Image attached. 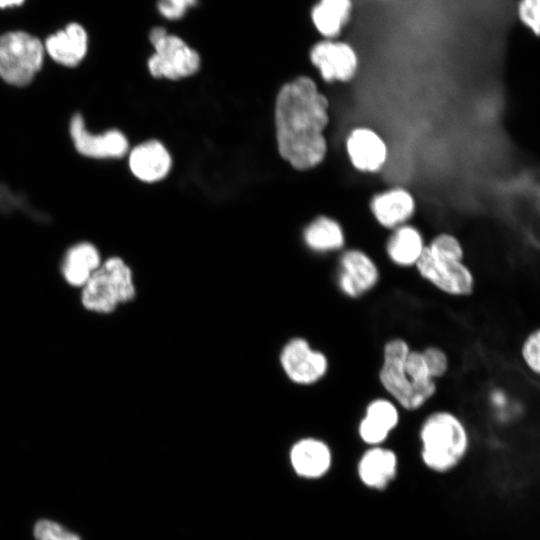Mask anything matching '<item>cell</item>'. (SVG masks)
I'll list each match as a JSON object with an SVG mask.
<instances>
[{
    "label": "cell",
    "mask_w": 540,
    "mask_h": 540,
    "mask_svg": "<svg viewBox=\"0 0 540 540\" xmlns=\"http://www.w3.org/2000/svg\"><path fill=\"white\" fill-rule=\"evenodd\" d=\"M403 410L387 395L371 398L357 423V435L367 446L384 445L398 428Z\"/></svg>",
    "instance_id": "8fae6325"
},
{
    "label": "cell",
    "mask_w": 540,
    "mask_h": 540,
    "mask_svg": "<svg viewBox=\"0 0 540 540\" xmlns=\"http://www.w3.org/2000/svg\"><path fill=\"white\" fill-rule=\"evenodd\" d=\"M346 149L353 166L364 172L379 171L387 159L385 142L367 127H357L350 132Z\"/></svg>",
    "instance_id": "9a60e30c"
},
{
    "label": "cell",
    "mask_w": 540,
    "mask_h": 540,
    "mask_svg": "<svg viewBox=\"0 0 540 540\" xmlns=\"http://www.w3.org/2000/svg\"><path fill=\"white\" fill-rule=\"evenodd\" d=\"M381 279L375 260L357 248L342 252L335 274L337 290L347 299L358 300L376 289Z\"/></svg>",
    "instance_id": "9c48e42d"
},
{
    "label": "cell",
    "mask_w": 540,
    "mask_h": 540,
    "mask_svg": "<svg viewBox=\"0 0 540 540\" xmlns=\"http://www.w3.org/2000/svg\"><path fill=\"white\" fill-rule=\"evenodd\" d=\"M370 208L383 227L395 229L405 224L413 215L415 201L409 191L396 187L375 195Z\"/></svg>",
    "instance_id": "ac0fdd59"
},
{
    "label": "cell",
    "mask_w": 540,
    "mask_h": 540,
    "mask_svg": "<svg viewBox=\"0 0 540 540\" xmlns=\"http://www.w3.org/2000/svg\"><path fill=\"white\" fill-rule=\"evenodd\" d=\"M88 33L78 22H70L62 29L46 37L45 53L56 63L66 66H77L88 51Z\"/></svg>",
    "instance_id": "5bb4252c"
},
{
    "label": "cell",
    "mask_w": 540,
    "mask_h": 540,
    "mask_svg": "<svg viewBox=\"0 0 540 540\" xmlns=\"http://www.w3.org/2000/svg\"><path fill=\"white\" fill-rule=\"evenodd\" d=\"M420 457L432 471L443 473L455 468L466 456L470 434L464 420L454 411H429L418 429Z\"/></svg>",
    "instance_id": "7a4b0ae2"
},
{
    "label": "cell",
    "mask_w": 540,
    "mask_h": 540,
    "mask_svg": "<svg viewBox=\"0 0 540 540\" xmlns=\"http://www.w3.org/2000/svg\"><path fill=\"white\" fill-rule=\"evenodd\" d=\"M328 122V100L310 77L300 76L281 87L275 104L278 151L295 169L307 170L323 161Z\"/></svg>",
    "instance_id": "6da1fadb"
},
{
    "label": "cell",
    "mask_w": 540,
    "mask_h": 540,
    "mask_svg": "<svg viewBox=\"0 0 540 540\" xmlns=\"http://www.w3.org/2000/svg\"><path fill=\"white\" fill-rule=\"evenodd\" d=\"M25 0H0V9L16 8L23 5Z\"/></svg>",
    "instance_id": "f1b7e54d"
},
{
    "label": "cell",
    "mask_w": 540,
    "mask_h": 540,
    "mask_svg": "<svg viewBox=\"0 0 540 540\" xmlns=\"http://www.w3.org/2000/svg\"><path fill=\"white\" fill-rule=\"evenodd\" d=\"M149 39L155 50L148 59V69L152 76L178 80L198 71V52L179 36L168 33L163 27H155Z\"/></svg>",
    "instance_id": "52a82bcc"
},
{
    "label": "cell",
    "mask_w": 540,
    "mask_h": 540,
    "mask_svg": "<svg viewBox=\"0 0 540 540\" xmlns=\"http://www.w3.org/2000/svg\"><path fill=\"white\" fill-rule=\"evenodd\" d=\"M132 173L144 182L163 179L171 168V157L162 143L150 140L136 146L129 154Z\"/></svg>",
    "instance_id": "d6986e66"
},
{
    "label": "cell",
    "mask_w": 540,
    "mask_h": 540,
    "mask_svg": "<svg viewBox=\"0 0 540 540\" xmlns=\"http://www.w3.org/2000/svg\"><path fill=\"white\" fill-rule=\"evenodd\" d=\"M43 42L24 30L0 34V77L18 87L28 85L43 65Z\"/></svg>",
    "instance_id": "5b68a950"
},
{
    "label": "cell",
    "mask_w": 540,
    "mask_h": 540,
    "mask_svg": "<svg viewBox=\"0 0 540 540\" xmlns=\"http://www.w3.org/2000/svg\"><path fill=\"white\" fill-rule=\"evenodd\" d=\"M196 3L197 0H158L157 9L164 18L178 20Z\"/></svg>",
    "instance_id": "83f0119b"
},
{
    "label": "cell",
    "mask_w": 540,
    "mask_h": 540,
    "mask_svg": "<svg viewBox=\"0 0 540 540\" xmlns=\"http://www.w3.org/2000/svg\"><path fill=\"white\" fill-rule=\"evenodd\" d=\"M309 58L326 82L351 80L359 65L355 48L339 38L320 39L311 47Z\"/></svg>",
    "instance_id": "30bf717a"
},
{
    "label": "cell",
    "mask_w": 540,
    "mask_h": 540,
    "mask_svg": "<svg viewBox=\"0 0 540 540\" xmlns=\"http://www.w3.org/2000/svg\"><path fill=\"white\" fill-rule=\"evenodd\" d=\"M426 244L420 231L403 224L394 229L387 240L385 250L390 262L399 268L415 267Z\"/></svg>",
    "instance_id": "ffe728a7"
},
{
    "label": "cell",
    "mask_w": 540,
    "mask_h": 540,
    "mask_svg": "<svg viewBox=\"0 0 540 540\" xmlns=\"http://www.w3.org/2000/svg\"><path fill=\"white\" fill-rule=\"evenodd\" d=\"M520 357L525 367L540 378V327L524 337L520 345Z\"/></svg>",
    "instance_id": "603a6c76"
},
{
    "label": "cell",
    "mask_w": 540,
    "mask_h": 540,
    "mask_svg": "<svg viewBox=\"0 0 540 540\" xmlns=\"http://www.w3.org/2000/svg\"><path fill=\"white\" fill-rule=\"evenodd\" d=\"M397 468L396 452L384 445L368 446L357 464L361 482L372 489L385 488L396 476Z\"/></svg>",
    "instance_id": "2e32d148"
},
{
    "label": "cell",
    "mask_w": 540,
    "mask_h": 540,
    "mask_svg": "<svg viewBox=\"0 0 540 540\" xmlns=\"http://www.w3.org/2000/svg\"><path fill=\"white\" fill-rule=\"evenodd\" d=\"M279 362L288 380L302 387L320 383L330 371L328 355L301 336L290 338L284 344Z\"/></svg>",
    "instance_id": "ba28073f"
},
{
    "label": "cell",
    "mask_w": 540,
    "mask_h": 540,
    "mask_svg": "<svg viewBox=\"0 0 540 540\" xmlns=\"http://www.w3.org/2000/svg\"><path fill=\"white\" fill-rule=\"evenodd\" d=\"M101 264L100 254L93 244L78 243L64 255L62 276L69 285L82 288Z\"/></svg>",
    "instance_id": "44dd1931"
},
{
    "label": "cell",
    "mask_w": 540,
    "mask_h": 540,
    "mask_svg": "<svg viewBox=\"0 0 540 540\" xmlns=\"http://www.w3.org/2000/svg\"><path fill=\"white\" fill-rule=\"evenodd\" d=\"M353 12V0H316L309 14L322 39H337L351 22Z\"/></svg>",
    "instance_id": "e0dca14e"
},
{
    "label": "cell",
    "mask_w": 540,
    "mask_h": 540,
    "mask_svg": "<svg viewBox=\"0 0 540 540\" xmlns=\"http://www.w3.org/2000/svg\"><path fill=\"white\" fill-rule=\"evenodd\" d=\"M411 348L404 337L393 336L387 339L382 346L377 372L384 394L394 400L403 412H417L424 408L405 369V359Z\"/></svg>",
    "instance_id": "8992f818"
},
{
    "label": "cell",
    "mask_w": 540,
    "mask_h": 540,
    "mask_svg": "<svg viewBox=\"0 0 540 540\" xmlns=\"http://www.w3.org/2000/svg\"><path fill=\"white\" fill-rule=\"evenodd\" d=\"M33 534L36 540H81L77 534L49 519L38 520L34 525Z\"/></svg>",
    "instance_id": "484cf974"
},
{
    "label": "cell",
    "mask_w": 540,
    "mask_h": 540,
    "mask_svg": "<svg viewBox=\"0 0 540 540\" xmlns=\"http://www.w3.org/2000/svg\"><path fill=\"white\" fill-rule=\"evenodd\" d=\"M421 351L433 378L436 381L444 378L450 369L448 353L442 347L435 344L426 345L421 348Z\"/></svg>",
    "instance_id": "cb8c5ba5"
},
{
    "label": "cell",
    "mask_w": 540,
    "mask_h": 540,
    "mask_svg": "<svg viewBox=\"0 0 540 540\" xmlns=\"http://www.w3.org/2000/svg\"><path fill=\"white\" fill-rule=\"evenodd\" d=\"M464 248L459 239L441 233L426 244L415 268L418 275L439 292L456 298L471 296L475 276L464 262Z\"/></svg>",
    "instance_id": "3957f363"
},
{
    "label": "cell",
    "mask_w": 540,
    "mask_h": 540,
    "mask_svg": "<svg viewBox=\"0 0 540 540\" xmlns=\"http://www.w3.org/2000/svg\"><path fill=\"white\" fill-rule=\"evenodd\" d=\"M303 239L313 252L324 254L342 249L345 235L341 225L327 216H319L304 230Z\"/></svg>",
    "instance_id": "7402d4cb"
},
{
    "label": "cell",
    "mask_w": 540,
    "mask_h": 540,
    "mask_svg": "<svg viewBox=\"0 0 540 540\" xmlns=\"http://www.w3.org/2000/svg\"><path fill=\"white\" fill-rule=\"evenodd\" d=\"M517 12L521 22L540 36V0H520Z\"/></svg>",
    "instance_id": "4316f807"
},
{
    "label": "cell",
    "mask_w": 540,
    "mask_h": 540,
    "mask_svg": "<svg viewBox=\"0 0 540 540\" xmlns=\"http://www.w3.org/2000/svg\"><path fill=\"white\" fill-rule=\"evenodd\" d=\"M15 209H21L37 220L47 219L45 214L30 206L24 196L14 194L7 186L0 183V213H8Z\"/></svg>",
    "instance_id": "d4e9b609"
},
{
    "label": "cell",
    "mask_w": 540,
    "mask_h": 540,
    "mask_svg": "<svg viewBox=\"0 0 540 540\" xmlns=\"http://www.w3.org/2000/svg\"><path fill=\"white\" fill-rule=\"evenodd\" d=\"M82 305L96 313H110L132 300L135 286L131 269L119 257L107 259L81 288Z\"/></svg>",
    "instance_id": "277c9868"
},
{
    "label": "cell",
    "mask_w": 540,
    "mask_h": 540,
    "mask_svg": "<svg viewBox=\"0 0 540 540\" xmlns=\"http://www.w3.org/2000/svg\"><path fill=\"white\" fill-rule=\"evenodd\" d=\"M70 135L76 150L92 158H119L123 157L129 148L127 138L116 129L108 130L103 134H91L86 128L83 117L75 114L70 122Z\"/></svg>",
    "instance_id": "7c38bea8"
},
{
    "label": "cell",
    "mask_w": 540,
    "mask_h": 540,
    "mask_svg": "<svg viewBox=\"0 0 540 540\" xmlns=\"http://www.w3.org/2000/svg\"><path fill=\"white\" fill-rule=\"evenodd\" d=\"M290 464L294 472L303 478L317 479L328 473L333 462L330 445L315 436L298 439L290 448Z\"/></svg>",
    "instance_id": "4fadbf2b"
}]
</instances>
